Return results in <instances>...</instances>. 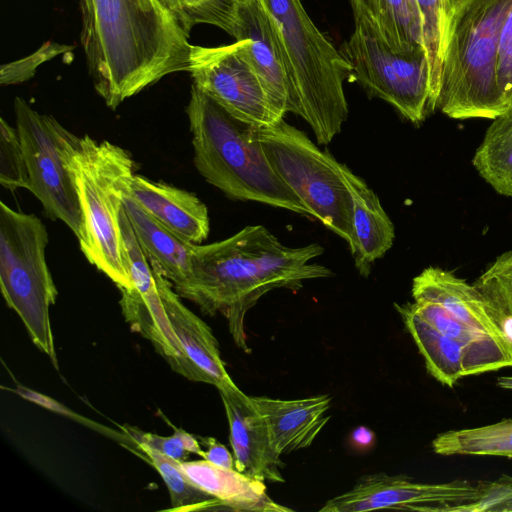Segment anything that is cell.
<instances>
[{
	"mask_svg": "<svg viewBox=\"0 0 512 512\" xmlns=\"http://www.w3.org/2000/svg\"><path fill=\"white\" fill-rule=\"evenodd\" d=\"M94 88L114 110L166 75L189 71L192 44L158 0H79Z\"/></svg>",
	"mask_w": 512,
	"mask_h": 512,
	"instance_id": "6da1fadb",
	"label": "cell"
},
{
	"mask_svg": "<svg viewBox=\"0 0 512 512\" xmlns=\"http://www.w3.org/2000/svg\"><path fill=\"white\" fill-rule=\"evenodd\" d=\"M323 253L317 243L288 247L263 225L246 226L224 240L195 244L189 280L175 291L203 313L223 315L237 347L249 353L247 311L273 289L297 290L306 280L333 276L311 262Z\"/></svg>",
	"mask_w": 512,
	"mask_h": 512,
	"instance_id": "7a4b0ae2",
	"label": "cell"
},
{
	"mask_svg": "<svg viewBox=\"0 0 512 512\" xmlns=\"http://www.w3.org/2000/svg\"><path fill=\"white\" fill-rule=\"evenodd\" d=\"M194 165L211 185L234 200L254 201L310 216V211L272 168L258 127L242 121L195 84L186 107Z\"/></svg>",
	"mask_w": 512,
	"mask_h": 512,
	"instance_id": "3957f363",
	"label": "cell"
},
{
	"mask_svg": "<svg viewBox=\"0 0 512 512\" xmlns=\"http://www.w3.org/2000/svg\"><path fill=\"white\" fill-rule=\"evenodd\" d=\"M512 0H448L436 109L453 119L494 120L507 109L496 71Z\"/></svg>",
	"mask_w": 512,
	"mask_h": 512,
	"instance_id": "277c9868",
	"label": "cell"
},
{
	"mask_svg": "<svg viewBox=\"0 0 512 512\" xmlns=\"http://www.w3.org/2000/svg\"><path fill=\"white\" fill-rule=\"evenodd\" d=\"M272 18L289 81L288 112L301 117L317 143H330L348 118L344 83L352 70L317 28L301 0H260Z\"/></svg>",
	"mask_w": 512,
	"mask_h": 512,
	"instance_id": "5b68a950",
	"label": "cell"
},
{
	"mask_svg": "<svg viewBox=\"0 0 512 512\" xmlns=\"http://www.w3.org/2000/svg\"><path fill=\"white\" fill-rule=\"evenodd\" d=\"M70 168L81 210L77 238L82 253L118 289L132 288L120 227L124 198L135 175L130 153L84 135L71 154Z\"/></svg>",
	"mask_w": 512,
	"mask_h": 512,
	"instance_id": "8992f818",
	"label": "cell"
},
{
	"mask_svg": "<svg viewBox=\"0 0 512 512\" xmlns=\"http://www.w3.org/2000/svg\"><path fill=\"white\" fill-rule=\"evenodd\" d=\"M49 241L34 214L0 202V287L3 298L22 320L33 344L58 369L50 307L58 291L46 261Z\"/></svg>",
	"mask_w": 512,
	"mask_h": 512,
	"instance_id": "52a82bcc",
	"label": "cell"
},
{
	"mask_svg": "<svg viewBox=\"0 0 512 512\" xmlns=\"http://www.w3.org/2000/svg\"><path fill=\"white\" fill-rule=\"evenodd\" d=\"M258 137L272 168L304 203L311 217L345 240L351 250L353 203L344 164L284 118L258 127Z\"/></svg>",
	"mask_w": 512,
	"mask_h": 512,
	"instance_id": "ba28073f",
	"label": "cell"
},
{
	"mask_svg": "<svg viewBox=\"0 0 512 512\" xmlns=\"http://www.w3.org/2000/svg\"><path fill=\"white\" fill-rule=\"evenodd\" d=\"M354 30L339 49L355 80L371 98H379L413 124L430 112V76L425 50L402 54L380 35L364 4L350 0Z\"/></svg>",
	"mask_w": 512,
	"mask_h": 512,
	"instance_id": "9c48e42d",
	"label": "cell"
},
{
	"mask_svg": "<svg viewBox=\"0 0 512 512\" xmlns=\"http://www.w3.org/2000/svg\"><path fill=\"white\" fill-rule=\"evenodd\" d=\"M14 112L27 164V190L41 202L47 216L65 223L77 237L81 210L70 157L79 137L21 97L14 99Z\"/></svg>",
	"mask_w": 512,
	"mask_h": 512,
	"instance_id": "30bf717a",
	"label": "cell"
},
{
	"mask_svg": "<svg viewBox=\"0 0 512 512\" xmlns=\"http://www.w3.org/2000/svg\"><path fill=\"white\" fill-rule=\"evenodd\" d=\"M188 72L193 84L242 121L266 127L283 119L249 58L247 40L217 47L193 45Z\"/></svg>",
	"mask_w": 512,
	"mask_h": 512,
	"instance_id": "8fae6325",
	"label": "cell"
},
{
	"mask_svg": "<svg viewBox=\"0 0 512 512\" xmlns=\"http://www.w3.org/2000/svg\"><path fill=\"white\" fill-rule=\"evenodd\" d=\"M480 482L454 480L419 483L383 472L361 477L351 490L328 500L320 512H364L378 509L452 512L481 497Z\"/></svg>",
	"mask_w": 512,
	"mask_h": 512,
	"instance_id": "7c38bea8",
	"label": "cell"
},
{
	"mask_svg": "<svg viewBox=\"0 0 512 512\" xmlns=\"http://www.w3.org/2000/svg\"><path fill=\"white\" fill-rule=\"evenodd\" d=\"M218 27L247 40L249 58L280 118L288 113L289 81L275 25L260 0H227Z\"/></svg>",
	"mask_w": 512,
	"mask_h": 512,
	"instance_id": "4fadbf2b",
	"label": "cell"
},
{
	"mask_svg": "<svg viewBox=\"0 0 512 512\" xmlns=\"http://www.w3.org/2000/svg\"><path fill=\"white\" fill-rule=\"evenodd\" d=\"M218 391L229 423L234 468L259 481L284 482L281 455L274 449L266 420L252 398L235 383Z\"/></svg>",
	"mask_w": 512,
	"mask_h": 512,
	"instance_id": "5bb4252c",
	"label": "cell"
},
{
	"mask_svg": "<svg viewBox=\"0 0 512 512\" xmlns=\"http://www.w3.org/2000/svg\"><path fill=\"white\" fill-rule=\"evenodd\" d=\"M411 292L414 301L437 303L470 327L501 342L512 343L482 292L454 273L428 267L413 279Z\"/></svg>",
	"mask_w": 512,
	"mask_h": 512,
	"instance_id": "9a60e30c",
	"label": "cell"
},
{
	"mask_svg": "<svg viewBox=\"0 0 512 512\" xmlns=\"http://www.w3.org/2000/svg\"><path fill=\"white\" fill-rule=\"evenodd\" d=\"M150 265L169 321L200 382L211 384L218 390L234 383L225 368L211 328L181 302L172 283L160 270Z\"/></svg>",
	"mask_w": 512,
	"mask_h": 512,
	"instance_id": "2e32d148",
	"label": "cell"
},
{
	"mask_svg": "<svg viewBox=\"0 0 512 512\" xmlns=\"http://www.w3.org/2000/svg\"><path fill=\"white\" fill-rule=\"evenodd\" d=\"M129 195L148 214L186 241L201 244L207 239L208 209L194 193L135 174Z\"/></svg>",
	"mask_w": 512,
	"mask_h": 512,
	"instance_id": "e0dca14e",
	"label": "cell"
},
{
	"mask_svg": "<svg viewBox=\"0 0 512 512\" xmlns=\"http://www.w3.org/2000/svg\"><path fill=\"white\" fill-rule=\"evenodd\" d=\"M251 398L265 418L273 447L280 455L309 447L330 419L332 399L326 394L293 400Z\"/></svg>",
	"mask_w": 512,
	"mask_h": 512,
	"instance_id": "ac0fdd59",
	"label": "cell"
},
{
	"mask_svg": "<svg viewBox=\"0 0 512 512\" xmlns=\"http://www.w3.org/2000/svg\"><path fill=\"white\" fill-rule=\"evenodd\" d=\"M343 173L353 203L354 246L350 251L356 269L367 277L373 263L392 247L394 225L367 183L345 164Z\"/></svg>",
	"mask_w": 512,
	"mask_h": 512,
	"instance_id": "d6986e66",
	"label": "cell"
},
{
	"mask_svg": "<svg viewBox=\"0 0 512 512\" xmlns=\"http://www.w3.org/2000/svg\"><path fill=\"white\" fill-rule=\"evenodd\" d=\"M179 463L188 478L216 498L222 509L237 512L291 511L269 497L263 481L250 478L235 468L220 467L205 459Z\"/></svg>",
	"mask_w": 512,
	"mask_h": 512,
	"instance_id": "ffe728a7",
	"label": "cell"
},
{
	"mask_svg": "<svg viewBox=\"0 0 512 512\" xmlns=\"http://www.w3.org/2000/svg\"><path fill=\"white\" fill-rule=\"evenodd\" d=\"M124 208L136 239L150 264L155 265L175 290L189 280L194 245L148 214L129 194Z\"/></svg>",
	"mask_w": 512,
	"mask_h": 512,
	"instance_id": "44dd1931",
	"label": "cell"
},
{
	"mask_svg": "<svg viewBox=\"0 0 512 512\" xmlns=\"http://www.w3.org/2000/svg\"><path fill=\"white\" fill-rule=\"evenodd\" d=\"M395 308L432 377L442 385L452 388L463 377L472 376L469 355L463 345L440 333L421 318L409 303L395 304Z\"/></svg>",
	"mask_w": 512,
	"mask_h": 512,
	"instance_id": "7402d4cb",
	"label": "cell"
},
{
	"mask_svg": "<svg viewBox=\"0 0 512 512\" xmlns=\"http://www.w3.org/2000/svg\"><path fill=\"white\" fill-rule=\"evenodd\" d=\"M472 163L496 192L512 197V111L493 120Z\"/></svg>",
	"mask_w": 512,
	"mask_h": 512,
	"instance_id": "603a6c76",
	"label": "cell"
},
{
	"mask_svg": "<svg viewBox=\"0 0 512 512\" xmlns=\"http://www.w3.org/2000/svg\"><path fill=\"white\" fill-rule=\"evenodd\" d=\"M359 1L392 50L402 54L424 50L420 17L414 0Z\"/></svg>",
	"mask_w": 512,
	"mask_h": 512,
	"instance_id": "cb8c5ba5",
	"label": "cell"
},
{
	"mask_svg": "<svg viewBox=\"0 0 512 512\" xmlns=\"http://www.w3.org/2000/svg\"><path fill=\"white\" fill-rule=\"evenodd\" d=\"M432 449L443 456H497L512 458V419L438 434Z\"/></svg>",
	"mask_w": 512,
	"mask_h": 512,
	"instance_id": "d4e9b609",
	"label": "cell"
},
{
	"mask_svg": "<svg viewBox=\"0 0 512 512\" xmlns=\"http://www.w3.org/2000/svg\"><path fill=\"white\" fill-rule=\"evenodd\" d=\"M422 31L423 47L429 66L430 112L436 109L440 90L448 0H414Z\"/></svg>",
	"mask_w": 512,
	"mask_h": 512,
	"instance_id": "484cf974",
	"label": "cell"
},
{
	"mask_svg": "<svg viewBox=\"0 0 512 512\" xmlns=\"http://www.w3.org/2000/svg\"><path fill=\"white\" fill-rule=\"evenodd\" d=\"M165 482L171 508L169 511L222 509L220 502L195 485L180 467V463L156 450L139 448Z\"/></svg>",
	"mask_w": 512,
	"mask_h": 512,
	"instance_id": "4316f807",
	"label": "cell"
},
{
	"mask_svg": "<svg viewBox=\"0 0 512 512\" xmlns=\"http://www.w3.org/2000/svg\"><path fill=\"white\" fill-rule=\"evenodd\" d=\"M474 285L491 304L500 326L512 319V251L497 257Z\"/></svg>",
	"mask_w": 512,
	"mask_h": 512,
	"instance_id": "83f0119b",
	"label": "cell"
},
{
	"mask_svg": "<svg viewBox=\"0 0 512 512\" xmlns=\"http://www.w3.org/2000/svg\"><path fill=\"white\" fill-rule=\"evenodd\" d=\"M0 183L10 190L28 189L26 159L16 127L0 119Z\"/></svg>",
	"mask_w": 512,
	"mask_h": 512,
	"instance_id": "f1b7e54d",
	"label": "cell"
},
{
	"mask_svg": "<svg viewBox=\"0 0 512 512\" xmlns=\"http://www.w3.org/2000/svg\"><path fill=\"white\" fill-rule=\"evenodd\" d=\"M122 428L138 448L153 449L177 461H184L190 453L204 455L196 438L182 429H175L173 435L164 437L129 425Z\"/></svg>",
	"mask_w": 512,
	"mask_h": 512,
	"instance_id": "f546056e",
	"label": "cell"
},
{
	"mask_svg": "<svg viewBox=\"0 0 512 512\" xmlns=\"http://www.w3.org/2000/svg\"><path fill=\"white\" fill-rule=\"evenodd\" d=\"M189 36L197 24L218 26L227 0H158Z\"/></svg>",
	"mask_w": 512,
	"mask_h": 512,
	"instance_id": "4dcf8cb0",
	"label": "cell"
},
{
	"mask_svg": "<svg viewBox=\"0 0 512 512\" xmlns=\"http://www.w3.org/2000/svg\"><path fill=\"white\" fill-rule=\"evenodd\" d=\"M481 497L453 508L452 512H512V477L502 475L495 481H479Z\"/></svg>",
	"mask_w": 512,
	"mask_h": 512,
	"instance_id": "1f68e13d",
	"label": "cell"
},
{
	"mask_svg": "<svg viewBox=\"0 0 512 512\" xmlns=\"http://www.w3.org/2000/svg\"><path fill=\"white\" fill-rule=\"evenodd\" d=\"M70 49L73 47L51 41L46 42L32 55L2 65L0 69L1 85L19 84L29 80L39 65Z\"/></svg>",
	"mask_w": 512,
	"mask_h": 512,
	"instance_id": "d6a6232c",
	"label": "cell"
},
{
	"mask_svg": "<svg viewBox=\"0 0 512 512\" xmlns=\"http://www.w3.org/2000/svg\"><path fill=\"white\" fill-rule=\"evenodd\" d=\"M496 79L506 109L512 111V7L500 37Z\"/></svg>",
	"mask_w": 512,
	"mask_h": 512,
	"instance_id": "836d02e7",
	"label": "cell"
},
{
	"mask_svg": "<svg viewBox=\"0 0 512 512\" xmlns=\"http://www.w3.org/2000/svg\"><path fill=\"white\" fill-rule=\"evenodd\" d=\"M202 443L207 447L203 458L212 464L224 468H234V457L228 449L212 437L202 438Z\"/></svg>",
	"mask_w": 512,
	"mask_h": 512,
	"instance_id": "e575fe53",
	"label": "cell"
},
{
	"mask_svg": "<svg viewBox=\"0 0 512 512\" xmlns=\"http://www.w3.org/2000/svg\"><path fill=\"white\" fill-rule=\"evenodd\" d=\"M15 392L30 401H33L39 405L48 407V409H51L56 412H65V409H64L65 407H62L61 405H59L57 402L53 401L52 399H50L46 396H43L35 391H32L30 389L20 386L17 389H15Z\"/></svg>",
	"mask_w": 512,
	"mask_h": 512,
	"instance_id": "d590c367",
	"label": "cell"
},
{
	"mask_svg": "<svg viewBox=\"0 0 512 512\" xmlns=\"http://www.w3.org/2000/svg\"><path fill=\"white\" fill-rule=\"evenodd\" d=\"M352 438L356 444L367 446L373 441V432L365 427H359L354 430Z\"/></svg>",
	"mask_w": 512,
	"mask_h": 512,
	"instance_id": "8d00e7d4",
	"label": "cell"
},
{
	"mask_svg": "<svg viewBox=\"0 0 512 512\" xmlns=\"http://www.w3.org/2000/svg\"><path fill=\"white\" fill-rule=\"evenodd\" d=\"M496 385L502 389L512 390V376H502L496 380Z\"/></svg>",
	"mask_w": 512,
	"mask_h": 512,
	"instance_id": "74e56055",
	"label": "cell"
}]
</instances>
